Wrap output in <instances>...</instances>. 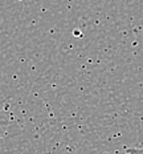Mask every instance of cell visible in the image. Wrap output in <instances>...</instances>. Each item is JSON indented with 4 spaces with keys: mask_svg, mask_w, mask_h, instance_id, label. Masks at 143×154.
Wrapping results in <instances>:
<instances>
[{
    "mask_svg": "<svg viewBox=\"0 0 143 154\" xmlns=\"http://www.w3.org/2000/svg\"><path fill=\"white\" fill-rule=\"evenodd\" d=\"M126 152L127 154H143V147H130Z\"/></svg>",
    "mask_w": 143,
    "mask_h": 154,
    "instance_id": "1",
    "label": "cell"
}]
</instances>
